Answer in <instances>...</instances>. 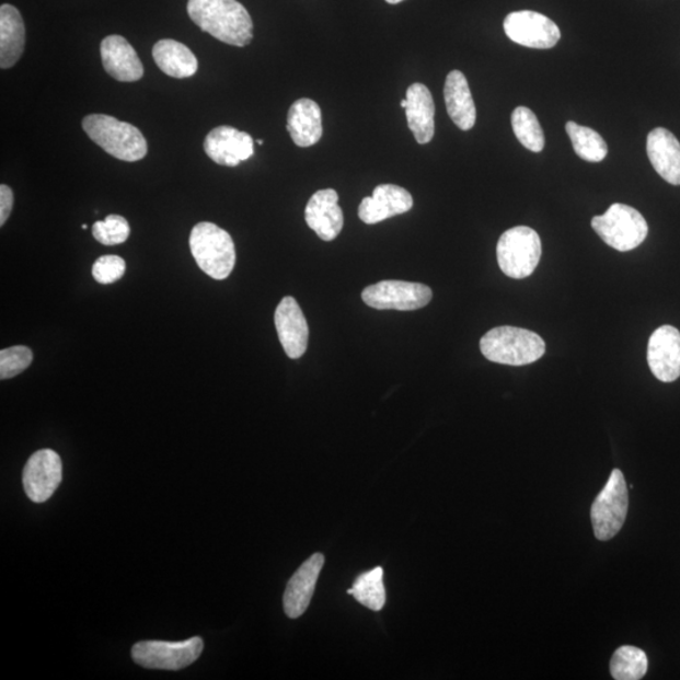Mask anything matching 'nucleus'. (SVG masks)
<instances>
[{"label":"nucleus","mask_w":680,"mask_h":680,"mask_svg":"<svg viewBox=\"0 0 680 680\" xmlns=\"http://www.w3.org/2000/svg\"><path fill=\"white\" fill-rule=\"evenodd\" d=\"M92 234L105 246L120 245L129 239L130 226L124 217L111 215L104 221H97L92 226Z\"/></svg>","instance_id":"c85d7f7f"},{"label":"nucleus","mask_w":680,"mask_h":680,"mask_svg":"<svg viewBox=\"0 0 680 680\" xmlns=\"http://www.w3.org/2000/svg\"><path fill=\"white\" fill-rule=\"evenodd\" d=\"M481 350L491 362L527 366L543 357L545 343L539 334L522 327L498 326L484 335Z\"/></svg>","instance_id":"7ed1b4c3"},{"label":"nucleus","mask_w":680,"mask_h":680,"mask_svg":"<svg viewBox=\"0 0 680 680\" xmlns=\"http://www.w3.org/2000/svg\"><path fill=\"white\" fill-rule=\"evenodd\" d=\"M648 365L661 382H675L680 377V332L662 325L652 334L648 344Z\"/></svg>","instance_id":"f8f14e48"},{"label":"nucleus","mask_w":680,"mask_h":680,"mask_svg":"<svg viewBox=\"0 0 680 680\" xmlns=\"http://www.w3.org/2000/svg\"><path fill=\"white\" fill-rule=\"evenodd\" d=\"M153 57L159 69L174 79H188L198 71V60L195 54L187 46L174 39L157 42Z\"/></svg>","instance_id":"b1692460"},{"label":"nucleus","mask_w":680,"mask_h":680,"mask_svg":"<svg viewBox=\"0 0 680 680\" xmlns=\"http://www.w3.org/2000/svg\"><path fill=\"white\" fill-rule=\"evenodd\" d=\"M25 45V28L22 15L15 7H0V67L11 69L19 62Z\"/></svg>","instance_id":"5701e85b"},{"label":"nucleus","mask_w":680,"mask_h":680,"mask_svg":"<svg viewBox=\"0 0 680 680\" xmlns=\"http://www.w3.org/2000/svg\"><path fill=\"white\" fill-rule=\"evenodd\" d=\"M414 206L413 196L394 184H381L372 197H366L358 208V216L367 224L380 223L388 218L406 214Z\"/></svg>","instance_id":"2eb2a0df"},{"label":"nucleus","mask_w":680,"mask_h":680,"mask_svg":"<svg viewBox=\"0 0 680 680\" xmlns=\"http://www.w3.org/2000/svg\"><path fill=\"white\" fill-rule=\"evenodd\" d=\"M591 226L607 245L620 252L639 247L649 232L643 215L623 204L612 205L607 214L593 217Z\"/></svg>","instance_id":"423d86ee"},{"label":"nucleus","mask_w":680,"mask_h":680,"mask_svg":"<svg viewBox=\"0 0 680 680\" xmlns=\"http://www.w3.org/2000/svg\"><path fill=\"white\" fill-rule=\"evenodd\" d=\"M288 131L296 146L309 148L316 145L323 136L322 111L315 101L299 99L288 114Z\"/></svg>","instance_id":"4be33fe9"},{"label":"nucleus","mask_w":680,"mask_h":680,"mask_svg":"<svg viewBox=\"0 0 680 680\" xmlns=\"http://www.w3.org/2000/svg\"><path fill=\"white\" fill-rule=\"evenodd\" d=\"M629 508L624 474L612 470L607 485L592 503L591 520L596 539L610 541L623 528Z\"/></svg>","instance_id":"0eeeda50"},{"label":"nucleus","mask_w":680,"mask_h":680,"mask_svg":"<svg viewBox=\"0 0 680 680\" xmlns=\"http://www.w3.org/2000/svg\"><path fill=\"white\" fill-rule=\"evenodd\" d=\"M322 553H315L290 578L284 593V610L290 619H298L312 601L319 575L324 566Z\"/></svg>","instance_id":"dca6fc26"},{"label":"nucleus","mask_w":680,"mask_h":680,"mask_svg":"<svg viewBox=\"0 0 680 680\" xmlns=\"http://www.w3.org/2000/svg\"><path fill=\"white\" fill-rule=\"evenodd\" d=\"M33 362L28 347L15 346L0 350V380H10L25 371Z\"/></svg>","instance_id":"c756f323"},{"label":"nucleus","mask_w":680,"mask_h":680,"mask_svg":"<svg viewBox=\"0 0 680 680\" xmlns=\"http://www.w3.org/2000/svg\"><path fill=\"white\" fill-rule=\"evenodd\" d=\"M100 54L105 71L116 81L136 82L145 76V66L136 49L119 35L108 36L101 42Z\"/></svg>","instance_id":"a211bd4d"},{"label":"nucleus","mask_w":680,"mask_h":680,"mask_svg":"<svg viewBox=\"0 0 680 680\" xmlns=\"http://www.w3.org/2000/svg\"><path fill=\"white\" fill-rule=\"evenodd\" d=\"M385 2H388L390 4H399V3L403 2V0H385Z\"/></svg>","instance_id":"473e14b6"},{"label":"nucleus","mask_w":680,"mask_h":680,"mask_svg":"<svg viewBox=\"0 0 680 680\" xmlns=\"http://www.w3.org/2000/svg\"><path fill=\"white\" fill-rule=\"evenodd\" d=\"M401 107L403 108L407 107V99L401 101Z\"/></svg>","instance_id":"72a5a7b5"},{"label":"nucleus","mask_w":680,"mask_h":680,"mask_svg":"<svg viewBox=\"0 0 680 680\" xmlns=\"http://www.w3.org/2000/svg\"><path fill=\"white\" fill-rule=\"evenodd\" d=\"M348 593L355 596V599L369 610H382L385 603L382 567L359 575Z\"/></svg>","instance_id":"bb28decb"},{"label":"nucleus","mask_w":680,"mask_h":680,"mask_svg":"<svg viewBox=\"0 0 680 680\" xmlns=\"http://www.w3.org/2000/svg\"><path fill=\"white\" fill-rule=\"evenodd\" d=\"M511 126L520 145L533 153L544 149V134L535 114L526 106H519L511 114Z\"/></svg>","instance_id":"cd10ccee"},{"label":"nucleus","mask_w":680,"mask_h":680,"mask_svg":"<svg viewBox=\"0 0 680 680\" xmlns=\"http://www.w3.org/2000/svg\"><path fill=\"white\" fill-rule=\"evenodd\" d=\"M408 128L418 145L425 146L435 136V103L430 90L423 83H414L406 92Z\"/></svg>","instance_id":"aec40b11"},{"label":"nucleus","mask_w":680,"mask_h":680,"mask_svg":"<svg viewBox=\"0 0 680 680\" xmlns=\"http://www.w3.org/2000/svg\"><path fill=\"white\" fill-rule=\"evenodd\" d=\"M187 11L201 31L223 44L245 47L254 38V23L238 0H188Z\"/></svg>","instance_id":"f257e3e1"},{"label":"nucleus","mask_w":680,"mask_h":680,"mask_svg":"<svg viewBox=\"0 0 680 680\" xmlns=\"http://www.w3.org/2000/svg\"><path fill=\"white\" fill-rule=\"evenodd\" d=\"M646 671H648V657L636 646H621L612 655L610 673L616 680H639Z\"/></svg>","instance_id":"a878e982"},{"label":"nucleus","mask_w":680,"mask_h":680,"mask_svg":"<svg viewBox=\"0 0 680 680\" xmlns=\"http://www.w3.org/2000/svg\"><path fill=\"white\" fill-rule=\"evenodd\" d=\"M189 247L200 270L215 280H224L237 264V247L231 234L211 222L193 227Z\"/></svg>","instance_id":"20e7f679"},{"label":"nucleus","mask_w":680,"mask_h":680,"mask_svg":"<svg viewBox=\"0 0 680 680\" xmlns=\"http://www.w3.org/2000/svg\"><path fill=\"white\" fill-rule=\"evenodd\" d=\"M542 242L531 227L518 226L504 232L497 245L500 270L511 279H526L540 264Z\"/></svg>","instance_id":"39448f33"},{"label":"nucleus","mask_w":680,"mask_h":680,"mask_svg":"<svg viewBox=\"0 0 680 680\" xmlns=\"http://www.w3.org/2000/svg\"><path fill=\"white\" fill-rule=\"evenodd\" d=\"M338 193L322 189L314 193L306 208V221L323 241H333L343 230L344 217L338 205Z\"/></svg>","instance_id":"f3484780"},{"label":"nucleus","mask_w":680,"mask_h":680,"mask_svg":"<svg viewBox=\"0 0 680 680\" xmlns=\"http://www.w3.org/2000/svg\"><path fill=\"white\" fill-rule=\"evenodd\" d=\"M275 326L281 346L291 359H298L308 348L309 326L298 301L285 297L275 312Z\"/></svg>","instance_id":"4468645a"},{"label":"nucleus","mask_w":680,"mask_h":680,"mask_svg":"<svg viewBox=\"0 0 680 680\" xmlns=\"http://www.w3.org/2000/svg\"><path fill=\"white\" fill-rule=\"evenodd\" d=\"M443 97L453 124L464 131L473 129L476 122V107L463 72L456 70L448 74L445 81Z\"/></svg>","instance_id":"412c9836"},{"label":"nucleus","mask_w":680,"mask_h":680,"mask_svg":"<svg viewBox=\"0 0 680 680\" xmlns=\"http://www.w3.org/2000/svg\"><path fill=\"white\" fill-rule=\"evenodd\" d=\"M504 31L509 39L529 48L549 49L558 44L561 31L541 13L532 11L514 12L504 21Z\"/></svg>","instance_id":"9d476101"},{"label":"nucleus","mask_w":680,"mask_h":680,"mask_svg":"<svg viewBox=\"0 0 680 680\" xmlns=\"http://www.w3.org/2000/svg\"><path fill=\"white\" fill-rule=\"evenodd\" d=\"M566 131L573 141L575 153L584 161L599 163L607 158L609 148L598 131L574 122L566 124Z\"/></svg>","instance_id":"393cba45"},{"label":"nucleus","mask_w":680,"mask_h":680,"mask_svg":"<svg viewBox=\"0 0 680 680\" xmlns=\"http://www.w3.org/2000/svg\"><path fill=\"white\" fill-rule=\"evenodd\" d=\"M82 230H88V224H82Z\"/></svg>","instance_id":"c9c22d12"},{"label":"nucleus","mask_w":680,"mask_h":680,"mask_svg":"<svg viewBox=\"0 0 680 680\" xmlns=\"http://www.w3.org/2000/svg\"><path fill=\"white\" fill-rule=\"evenodd\" d=\"M82 128L92 141L120 161L138 162L148 154L147 139L137 126L117 120L114 116L88 115Z\"/></svg>","instance_id":"f03ea898"},{"label":"nucleus","mask_w":680,"mask_h":680,"mask_svg":"<svg viewBox=\"0 0 680 680\" xmlns=\"http://www.w3.org/2000/svg\"><path fill=\"white\" fill-rule=\"evenodd\" d=\"M205 151L217 164L238 166L254 155V139L232 126H218L206 137Z\"/></svg>","instance_id":"ddd939ff"},{"label":"nucleus","mask_w":680,"mask_h":680,"mask_svg":"<svg viewBox=\"0 0 680 680\" xmlns=\"http://www.w3.org/2000/svg\"><path fill=\"white\" fill-rule=\"evenodd\" d=\"M362 299L373 309L408 312L426 307L433 299V290L424 284L385 280L366 288Z\"/></svg>","instance_id":"1a4fd4ad"},{"label":"nucleus","mask_w":680,"mask_h":680,"mask_svg":"<svg viewBox=\"0 0 680 680\" xmlns=\"http://www.w3.org/2000/svg\"><path fill=\"white\" fill-rule=\"evenodd\" d=\"M257 145L258 146H263L264 145V140L263 139L257 140Z\"/></svg>","instance_id":"f704fd0d"},{"label":"nucleus","mask_w":680,"mask_h":680,"mask_svg":"<svg viewBox=\"0 0 680 680\" xmlns=\"http://www.w3.org/2000/svg\"><path fill=\"white\" fill-rule=\"evenodd\" d=\"M126 272V264L120 256L105 255L96 260L92 266V276L99 284H114L120 280Z\"/></svg>","instance_id":"7c9ffc66"},{"label":"nucleus","mask_w":680,"mask_h":680,"mask_svg":"<svg viewBox=\"0 0 680 680\" xmlns=\"http://www.w3.org/2000/svg\"><path fill=\"white\" fill-rule=\"evenodd\" d=\"M13 205V191L5 186V184H2V186H0V226H4L8 218H10Z\"/></svg>","instance_id":"2f4dec72"},{"label":"nucleus","mask_w":680,"mask_h":680,"mask_svg":"<svg viewBox=\"0 0 680 680\" xmlns=\"http://www.w3.org/2000/svg\"><path fill=\"white\" fill-rule=\"evenodd\" d=\"M201 637L183 642L147 641L132 646L131 657L142 668L181 670L189 667L204 652Z\"/></svg>","instance_id":"6e6552de"},{"label":"nucleus","mask_w":680,"mask_h":680,"mask_svg":"<svg viewBox=\"0 0 680 680\" xmlns=\"http://www.w3.org/2000/svg\"><path fill=\"white\" fill-rule=\"evenodd\" d=\"M646 151L654 170L673 186H680V142L665 128L649 132Z\"/></svg>","instance_id":"6ab92c4d"},{"label":"nucleus","mask_w":680,"mask_h":680,"mask_svg":"<svg viewBox=\"0 0 680 680\" xmlns=\"http://www.w3.org/2000/svg\"><path fill=\"white\" fill-rule=\"evenodd\" d=\"M62 482V460L54 450H39L23 470V488L33 503H45Z\"/></svg>","instance_id":"9b49d317"}]
</instances>
